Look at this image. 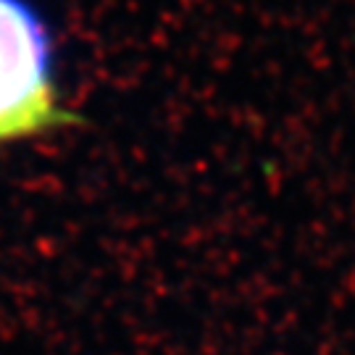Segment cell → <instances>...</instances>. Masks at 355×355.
Segmentation results:
<instances>
[{
    "label": "cell",
    "instance_id": "obj_1",
    "mask_svg": "<svg viewBox=\"0 0 355 355\" xmlns=\"http://www.w3.org/2000/svg\"><path fill=\"white\" fill-rule=\"evenodd\" d=\"M55 82V42L32 0H0V145L79 124Z\"/></svg>",
    "mask_w": 355,
    "mask_h": 355
}]
</instances>
